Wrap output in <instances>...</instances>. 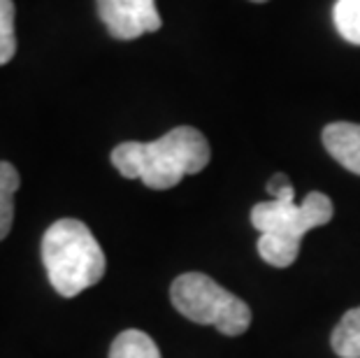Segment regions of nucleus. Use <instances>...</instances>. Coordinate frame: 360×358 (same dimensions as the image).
I'll use <instances>...</instances> for the list:
<instances>
[{
	"label": "nucleus",
	"instance_id": "obj_8",
	"mask_svg": "<svg viewBox=\"0 0 360 358\" xmlns=\"http://www.w3.org/2000/svg\"><path fill=\"white\" fill-rule=\"evenodd\" d=\"M110 358H160V352L147 333L124 331L112 342Z\"/></svg>",
	"mask_w": 360,
	"mask_h": 358
},
{
	"label": "nucleus",
	"instance_id": "obj_9",
	"mask_svg": "<svg viewBox=\"0 0 360 358\" xmlns=\"http://www.w3.org/2000/svg\"><path fill=\"white\" fill-rule=\"evenodd\" d=\"M17 167L7 161H0V240H5L12 231L14 221V193L19 188Z\"/></svg>",
	"mask_w": 360,
	"mask_h": 358
},
{
	"label": "nucleus",
	"instance_id": "obj_6",
	"mask_svg": "<svg viewBox=\"0 0 360 358\" xmlns=\"http://www.w3.org/2000/svg\"><path fill=\"white\" fill-rule=\"evenodd\" d=\"M321 140L337 163L349 172L360 174V124H349V121L328 124L321 133Z\"/></svg>",
	"mask_w": 360,
	"mask_h": 358
},
{
	"label": "nucleus",
	"instance_id": "obj_7",
	"mask_svg": "<svg viewBox=\"0 0 360 358\" xmlns=\"http://www.w3.org/2000/svg\"><path fill=\"white\" fill-rule=\"evenodd\" d=\"M333 352L340 358H360V307L349 309L335 326Z\"/></svg>",
	"mask_w": 360,
	"mask_h": 358
},
{
	"label": "nucleus",
	"instance_id": "obj_2",
	"mask_svg": "<svg viewBox=\"0 0 360 358\" xmlns=\"http://www.w3.org/2000/svg\"><path fill=\"white\" fill-rule=\"evenodd\" d=\"M335 207L326 193L311 191L295 205V188L283 186L267 203H258L251 210V224L260 233L258 254L274 268H288L300 254V242L311 228L326 226L333 219Z\"/></svg>",
	"mask_w": 360,
	"mask_h": 358
},
{
	"label": "nucleus",
	"instance_id": "obj_13",
	"mask_svg": "<svg viewBox=\"0 0 360 358\" xmlns=\"http://www.w3.org/2000/svg\"><path fill=\"white\" fill-rule=\"evenodd\" d=\"M251 3H267V0H251Z\"/></svg>",
	"mask_w": 360,
	"mask_h": 358
},
{
	"label": "nucleus",
	"instance_id": "obj_5",
	"mask_svg": "<svg viewBox=\"0 0 360 358\" xmlns=\"http://www.w3.org/2000/svg\"><path fill=\"white\" fill-rule=\"evenodd\" d=\"M107 33L117 40H135L160 28L156 0H96Z\"/></svg>",
	"mask_w": 360,
	"mask_h": 358
},
{
	"label": "nucleus",
	"instance_id": "obj_12",
	"mask_svg": "<svg viewBox=\"0 0 360 358\" xmlns=\"http://www.w3.org/2000/svg\"><path fill=\"white\" fill-rule=\"evenodd\" d=\"M288 184H290V181H288L286 174H281V172H279V174H274V177H272L270 181H267V191H270L272 198H274V196H277V193L281 191L283 186H288Z\"/></svg>",
	"mask_w": 360,
	"mask_h": 358
},
{
	"label": "nucleus",
	"instance_id": "obj_10",
	"mask_svg": "<svg viewBox=\"0 0 360 358\" xmlns=\"http://www.w3.org/2000/svg\"><path fill=\"white\" fill-rule=\"evenodd\" d=\"M333 17L337 33L351 44H360V0H337Z\"/></svg>",
	"mask_w": 360,
	"mask_h": 358
},
{
	"label": "nucleus",
	"instance_id": "obj_3",
	"mask_svg": "<svg viewBox=\"0 0 360 358\" xmlns=\"http://www.w3.org/2000/svg\"><path fill=\"white\" fill-rule=\"evenodd\" d=\"M42 263L51 286L63 298H75L105 275V254L86 224L58 219L42 238Z\"/></svg>",
	"mask_w": 360,
	"mask_h": 358
},
{
	"label": "nucleus",
	"instance_id": "obj_4",
	"mask_svg": "<svg viewBox=\"0 0 360 358\" xmlns=\"http://www.w3.org/2000/svg\"><path fill=\"white\" fill-rule=\"evenodd\" d=\"M174 309L193 324L214 326L224 335H242L251 326V309L242 298L202 272H184L170 286Z\"/></svg>",
	"mask_w": 360,
	"mask_h": 358
},
{
	"label": "nucleus",
	"instance_id": "obj_11",
	"mask_svg": "<svg viewBox=\"0 0 360 358\" xmlns=\"http://www.w3.org/2000/svg\"><path fill=\"white\" fill-rule=\"evenodd\" d=\"M14 10L12 0H0V65L10 63L17 54V33H14Z\"/></svg>",
	"mask_w": 360,
	"mask_h": 358
},
{
	"label": "nucleus",
	"instance_id": "obj_1",
	"mask_svg": "<svg viewBox=\"0 0 360 358\" xmlns=\"http://www.w3.org/2000/svg\"><path fill=\"white\" fill-rule=\"evenodd\" d=\"M210 158V142L193 126H177L154 142H121L112 149V165L126 179H142L154 191H165L186 174L202 172Z\"/></svg>",
	"mask_w": 360,
	"mask_h": 358
}]
</instances>
